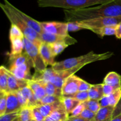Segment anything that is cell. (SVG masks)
I'll return each instance as SVG.
<instances>
[{"instance_id":"cell-21","label":"cell","mask_w":121,"mask_h":121,"mask_svg":"<svg viewBox=\"0 0 121 121\" xmlns=\"http://www.w3.org/2000/svg\"><path fill=\"white\" fill-rule=\"evenodd\" d=\"M61 102L63 104L65 108L66 112L70 115L72 111L79 105L81 104L80 101L74 98H71V97L62 96L61 97Z\"/></svg>"},{"instance_id":"cell-26","label":"cell","mask_w":121,"mask_h":121,"mask_svg":"<svg viewBox=\"0 0 121 121\" xmlns=\"http://www.w3.org/2000/svg\"><path fill=\"white\" fill-rule=\"evenodd\" d=\"M43 83L44 86L46 89V94L47 95L58 96H62L61 95V89L58 88L57 87L53 85V83L48 82H44L41 80Z\"/></svg>"},{"instance_id":"cell-7","label":"cell","mask_w":121,"mask_h":121,"mask_svg":"<svg viewBox=\"0 0 121 121\" xmlns=\"http://www.w3.org/2000/svg\"><path fill=\"white\" fill-rule=\"evenodd\" d=\"M43 33L48 34H56V35H69L67 22H40Z\"/></svg>"},{"instance_id":"cell-4","label":"cell","mask_w":121,"mask_h":121,"mask_svg":"<svg viewBox=\"0 0 121 121\" xmlns=\"http://www.w3.org/2000/svg\"><path fill=\"white\" fill-rule=\"evenodd\" d=\"M112 0H37L40 7H55L74 10L93 7L110 2Z\"/></svg>"},{"instance_id":"cell-29","label":"cell","mask_w":121,"mask_h":121,"mask_svg":"<svg viewBox=\"0 0 121 121\" xmlns=\"http://www.w3.org/2000/svg\"><path fill=\"white\" fill-rule=\"evenodd\" d=\"M108 97L109 106L115 107L121 101V88L115 90L112 94L110 95L109 96H108Z\"/></svg>"},{"instance_id":"cell-20","label":"cell","mask_w":121,"mask_h":121,"mask_svg":"<svg viewBox=\"0 0 121 121\" xmlns=\"http://www.w3.org/2000/svg\"><path fill=\"white\" fill-rule=\"evenodd\" d=\"M63 105L62 102H59L54 103L52 104H47V105H43L40 106H35L37 108L41 114L43 115L44 118H46L48 116H49L53 112H54L55 110L59 108V107Z\"/></svg>"},{"instance_id":"cell-12","label":"cell","mask_w":121,"mask_h":121,"mask_svg":"<svg viewBox=\"0 0 121 121\" xmlns=\"http://www.w3.org/2000/svg\"><path fill=\"white\" fill-rule=\"evenodd\" d=\"M29 80H20L17 79L8 69V91L9 92H16L23 87L28 86Z\"/></svg>"},{"instance_id":"cell-9","label":"cell","mask_w":121,"mask_h":121,"mask_svg":"<svg viewBox=\"0 0 121 121\" xmlns=\"http://www.w3.org/2000/svg\"><path fill=\"white\" fill-rule=\"evenodd\" d=\"M80 78L73 74L65 80L61 87L62 96L69 97L78 92Z\"/></svg>"},{"instance_id":"cell-5","label":"cell","mask_w":121,"mask_h":121,"mask_svg":"<svg viewBox=\"0 0 121 121\" xmlns=\"http://www.w3.org/2000/svg\"><path fill=\"white\" fill-rule=\"evenodd\" d=\"M25 51L31 60L35 73H41L47 69L41 56L39 48L26 38H24Z\"/></svg>"},{"instance_id":"cell-39","label":"cell","mask_w":121,"mask_h":121,"mask_svg":"<svg viewBox=\"0 0 121 121\" xmlns=\"http://www.w3.org/2000/svg\"><path fill=\"white\" fill-rule=\"evenodd\" d=\"M111 121H121V101L115 106Z\"/></svg>"},{"instance_id":"cell-47","label":"cell","mask_w":121,"mask_h":121,"mask_svg":"<svg viewBox=\"0 0 121 121\" xmlns=\"http://www.w3.org/2000/svg\"><path fill=\"white\" fill-rule=\"evenodd\" d=\"M67 121H95V120H87L79 117H69Z\"/></svg>"},{"instance_id":"cell-6","label":"cell","mask_w":121,"mask_h":121,"mask_svg":"<svg viewBox=\"0 0 121 121\" xmlns=\"http://www.w3.org/2000/svg\"><path fill=\"white\" fill-rule=\"evenodd\" d=\"M79 24L84 29L91 30L93 28L117 26L121 22V17H100L78 21Z\"/></svg>"},{"instance_id":"cell-46","label":"cell","mask_w":121,"mask_h":121,"mask_svg":"<svg viewBox=\"0 0 121 121\" xmlns=\"http://www.w3.org/2000/svg\"><path fill=\"white\" fill-rule=\"evenodd\" d=\"M116 37L118 39H121V22L118 24L116 27Z\"/></svg>"},{"instance_id":"cell-45","label":"cell","mask_w":121,"mask_h":121,"mask_svg":"<svg viewBox=\"0 0 121 121\" xmlns=\"http://www.w3.org/2000/svg\"><path fill=\"white\" fill-rule=\"evenodd\" d=\"M99 105H100V108L107 107L109 106V103L108 97L107 96H104L100 100H99Z\"/></svg>"},{"instance_id":"cell-25","label":"cell","mask_w":121,"mask_h":121,"mask_svg":"<svg viewBox=\"0 0 121 121\" xmlns=\"http://www.w3.org/2000/svg\"><path fill=\"white\" fill-rule=\"evenodd\" d=\"M8 91V69L4 66L0 67V91L7 93Z\"/></svg>"},{"instance_id":"cell-17","label":"cell","mask_w":121,"mask_h":121,"mask_svg":"<svg viewBox=\"0 0 121 121\" xmlns=\"http://www.w3.org/2000/svg\"><path fill=\"white\" fill-rule=\"evenodd\" d=\"M23 39H11L10 41L11 44V50L9 58H13L14 57L17 56L22 54L24 52V43Z\"/></svg>"},{"instance_id":"cell-36","label":"cell","mask_w":121,"mask_h":121,"mask_svg":"<svg viewBox=\"0 0 121 121\" xmlns=\"http://www.w3.org/2000/svg\"><path fill=\"white\" fill-rule=\"evenodd\" d=\"M95 113L92 112L91 111L89 110L88 109L85 108V109L83 110V111L82 112L81 114L78 117L83 118V119H87V120H95Z\"/></svg>"},{"instance_id":"cell-22","label":"cell","mask_w":121,"mask_h":121,"mask_svg":"<svg viewBox=\"0 0 121 121\" xmlns=\"http://www.w3.org/2000/svg\"><path fill=\"white\" fill-rule=\"evenodd\" d=\"M89 99L94 100H100L104 96L103 92V83L92 85L88 91Z\"/></svg>"},{"instance_id":"cell-23","label":"cell","mask_w":121,"mask_h":121,"mask_svg":"<svg viewBox=\"0 0 121 121\" xmlns=\"http://www.w3.org/2000/svg\"><path fill=\"white\" fill-rule=\"evenodd\" d=\"M20 91L22 93V95L25 97V98L28 101L30 107L33 108L37 106V100L35 98L34 93L31 91V89L30 88L29 86H27L26 87H23L20 90Z\"/></svg>"},{"instance_id":"cell-1","label":"cell","mask_w":121,"mask_h":121,"mask_svg":"<svg viewBox=\"0 0 121 121\" xmlns=\"http://www.w3.org/2000/svg\"><path fill=\"white\" fill-rule=\"evenodd\" d=\"M65 20L67 22L83 21L100 17H121V0H112L110 2L95 7L82 9H64Z\"/></svg>"},{"instance_id":"cell-44","label":"cell","mask_w":121,"mask_h":121,"mask_svg":"<svg viewBox=\"0 0 121 121\" xmlns=\"http://www.w3.org/2000/svg\"><path fill=\"white\" fill-rule=\"evenodd\" d=\"M115 90L114 87L108 85H105L103 83V92H104V96H109L112 94Z\"/></svg>"},{"instance_id":"cell-42","label":"cell","mask_w":121,"mask_h":121,"mask_svg":"<svg viewBox=\"0 0 121 121\" xmlns=\"http://www.w3.org/2000/svg\"><path fill=\"white\" fill-rule=\"evenodd\" d=\"M32 113H33V118L35 121H44L45 118L43 116L41 112L39 111L37 107L31 108Z\"/></svg>"},{"instance_id":"cell-31","label":"cell","mask_w":121,"mask_h":121,"mask_svg":"<svg viewBox=\"0 0 121 121\" xmlns=\"http://www.w3.org/2000/svg\"><path fill=\"white\" fill-rule=\"evenodd\" d=\"M49 46L55 57L60 54L61 52H63L69 46L68 45L63 43H54L49 44Z\"/></svg>"},{"instance_id":"cell-2","label":"cell","mask_w":121,"mask_h":121,"mask_svg":"<svg viewBox=\"0 0 121 121\" xmlns=\"http://www.w3.org/2000/svg\"><path fill=\"white\" fill-rule=\"evenodd\" d=\"M3 1L4 3L0 4V7L8 20H9L11 24L17 26L23 33L24 37L39 48L40 45L43 43L41 39V34L30 27L18 15H17L12 10L9 6L10 2L8 0H3Z\"/></svg>"},{"instance_id":"cell-40","label":"cell","mask_w":121,"mask_h":121,"mask_svg":"<svg viewBox=\"0 0 121 121\" xmlns=\"http://www.w3.org/2000/svg\"><path fill=\"white\" fill-rule=\"evenodd\" d=\"M92 85V84L89 83L85 81V80L80 78L78 92H86V91H88L91 87Z\"/></svg>"},{"instance_id":"cell-48","label":"cell","mask_w":121,"mask_h":121,"mask_svg":"<svg viewBox=\"0 0 121 121\" xmlns=\"http://www.w3.org/2000/svg\"><path fill=\"white\" fill-rule=\"evenodd\" d=\"M14 121H20V118H19V117H18L17 118H16V119H15Z\"/></svg>"},{"instance_id":"cell-19","label":"cell","mask_w":121,"mask_h":121,"mask_svg":"<svg viewBox=\"0 0 121 121\" xmlns=\"http://www.w3.org/2000/svg\"><path fill=\"white\" fill-rule=\"evenodd\" d=\"M9 61H10L9 69L18 67L23 64L32 61L26 51H24L22 54H20L17 56L14 57L13 58H9Z\"/></svg>"},{"instance_id":"cell-14","label":"cell","mask_w":121,"mask_h":121,"mask_svg":"<svg viewBox=\"0 0 121 121\" xmlns=\"http://www.w3.org/2000/svg\"><path fill=\"white\" fill-rule=\"evenodd\" d=\"M15 92H9L7 95V109L5 113L18 112L22 109Z\"/></svg>"},{"instance_id":"cell-8","label":"cell","mask_w":121,"mask_h":121,"mask_svg":"<svg viewBox=\"0 0 121 121\" xmlns=\"http://www.w3.org/2000/svg\"><path fill=\"white\" fill-rule=\"evenodd\" d=\"M41 39L43 42L48 44L60 43L70 46L77 43V40L69 34L67 35H61L43 33L41 34Z\"/></svg>"},{"instance_id":"cell-41","label":"cell","mask_w":121,"mask_h":121,"mask_svg":"<svg viewBox=\"0 0 121 121\" xmlns=\"http://www.w3.org/2000/svg\"><path fill=\"white\" fill-rule=\"evenodd\" d=\"M15 93H16V95H17V96L19 102H20V105H21L22 108L30 107L29 104H28V101H27V99L25 98V97L22 95V93L21 92L20 90V91H17V92H15Z\"/></svg>"},{"instance_id":"cell-35","label":"cell","mask_w":121,"mask_h":121,"mask_svg":"<svg viewBox=\"0 0 121 121\" xmlns=\"http://www.w3.org/2000/svg\"><path fill=\"white\" fill-rule=\"evenodd\" d=\"M69 97L74 98V99L80 101V102H84L89 99L88 91H86V92H78L76 94L70 96Z\"/></svg>"},{"instance_id":"cell-28","label":"cell","mask_w":121,"mask_h":121,"mask_svg":"<svg viewBox=\"0 0 121 121\" xmlns=\"http://www.w3.org/2000/svg\"><path fill=\"white\" fill-rule=\"evenodd\" d=\"M61 97L58 96H53V95H46L41 100L37 101V106H40L43 105H47V104H52L54 103L59 102L61 101Z\"/></svg>"},{"instance_id":"cell-30","label":"cell","mask_w":121,"mask_h":121,"mask_svg":"<svg viewBox=\"0 0 121 121\" xmlns=\"http://www.w3.org/2000/svg\"><path fill=\"white\" fill-rule=\"evenodd\" d=\"M83 104L85 108L88 109L89 110L95 113H96L99 111V110L101 108L100 105H99V100H98L89 99V100L83 102Z\"/></svg>"},{"instance_id":"cell-37","label":"cell","mask_w":121,"mask_h":121,"mask_svg":"<svg viewBox=\"0 0 121 121\" xmlns=\"http://www.w3.org/2000/svg\"><path fill=\"white\" fill-rule=\"evenodd\" d=\"M20 111L10 113H5L0 117V121H14L19 117Z\"/></svg>"},{"instance_id":"cell-16","label":"cell","mask_w":121,"mask_h":121,"mask_svg":"<svg viewBox=\"0 0 121 121\" xmlns=\"http://www.w3.org/2000/svg\"><path fill=\"white\" fill-rule=\"evenodd\" d=\"M115 108L113 106H107L101 108L96 113L95 121H111L113 118Z\"/></svg>"},{"instance_id":"cell-27","label":"cell","mask_w":121,"mask_h":121,"mask_svg":"<svg viewBox=\"0 0 121 121\" xmlns=\"http://www.w3.org/2000/svg\"><path fill=\"white\" fill-rule=\"evenodd\" d=\"M19 118L21 121H35L33 118L31 108H22L20 111Z\"/></svg>"},{"instance_id":"cell-38","label":"cell","mask_w":121,"mask_h":121,"mask_svg":"<svg viewBox=\"0 0 121 121\" xmlns=\"http://www.w3.org/2000/svg\"><path fill=\"white\" fill-rule=\"evenodd\" d=\"M67 28H68V31L74 32L78 31L83 30L82 26L79 24L78 21H73V22H67Z\"/></svg>"},{"instance_id":"cell-43","label":"cell","mask_w":121,"mask_h":121,"mask_svg":"<svg viewBox=\"0 0 121 121\" xmlns=\"http://www.w3.org/2000/svg\"><path fill=\"white\" fill-rule=\"evenodd\" d=\"M85 109V106H84L83 102H82L81 104H79L73 111H72V113L70 114L69 117H78L81 114L82 112L83 111V110Z\"/></svg>"},{"instance_id":"cell-33","label":"cell","mask_w":121,"mask_h":121,"mask_svg":"<svg viewBox=\"0 0 121 121\" xmlns=\"http://www.w3.org/2000/svg\"><path fill=\"white\" fill-rule=\"evenodd\" d=\"M8 93L0 91V117L5 114Z\"/></svg>"},{"instance_id":"cell-24","label":"cell","mask_w":121,"mask_h":121,"mask_svg":"<svg viewBox=\"0 0 121 121\" xmlns=\"http://www.w3.org/2000/svg\"><path fill=\"white\" fill-rule=\"evenodd\" d=\"M116 27L117 26H108V27L93 28L91 31H93L95 34H98L101 38H103L106 35H115Z\"/></svg>"},{"instance_id":"cell-13","label":"cell","mask_w":121,"mask_h":121,"mask_svg":"<svg viewBox=\"0 0 121 121\" xmlns=\"http://www.w3.org/2000/svg\"><path fill=\"white\" fill-rule=\"evenodd\" d=\"M39 51L45 65L47 67V66H53L56 63L54 61L55 56L51 50L49 44L43 42L39 47Z\"/></svg>"},{"instance_id":"cell-10","label":"cell","mask_w":121,"mask_h":121,"mask_svg":"<svg viewBox=\"0 0 121 121\" xmlns=\"http://www.w3.org/2000/svg\"><path fill=\"white\" fill-rule=\"evenodd\" d=\"M31 67H33L32 61L23 64L18 67L8 69L14 76L20 80H30L33 79V76L30 73Z\"/></svg>"},{"instance_id":"cell-18","label":"cell","mask_w":121,"mask_h":121,"mask_svg":"<svg viewBox=\"0 0 121 121\" xmlns=\"http://www.w3.org/2000/svg\"><path fill=\"white\" fill-rule=\"evenodd\" d=\"M103 83L110 85L115 89L121 88V76L117 72H109L104 78Z\"/></svg>"},{"instance_id":"cell-3","label":"cell","mask_w":121,"mask_h":121,"mask_svg":"<svg viewBox=\"0 0 121 121\" xmlns=\"http://www.w3.org/2000/svg\"><path fill=\"white\" fill-rule=\"evenodd\" d=\"M113 55V53L111 52L102 54H96L92 51L85 55L80 56L78 57L70 58L63 61L56 62L54 65L52 66V68L56 72H61L82 65H86L95 61L106 60L111 57Z\"/></svg>"},{"instance_id":"cell-11","label":"cell","mask_w":121,"mask_h":121,"mask_svg":"<svg viewBox=\"0 0 121 121\" xmlns=\"http://www.w3.org/2000/svg\"><path fill=\"white\" fill-rule=\"evenodd\" d=\"M9 6H10L11 8L12 9V10L17 15H18L30 27H31V28H33V30H34L35 31H36L38 33L41 34L42 33H43V31L42 28H41V26L40 25V22L37 21V20H34V18H33L31 17L28 16V15H27L26 14L24 13L23 12L20 11V9H18L17 8H16L15 7H14L13 4H11V3H9Z\"/></svg>"},{"instance_id":"cell-15","label":"cell","mask_w":121,"mask_h":121,"mask_svg":"<svg viewBox=\"0 0 121 121\" xmlns=\"http://www.w3.org/2000/svg\"><path fill=\"white\" fill-rule=\"evenodd\" d=\"M69 115L66 112L63 104L45 118L44 121H67Z\"/></svg>"},{"instance_id":"cell-32","label":"cell","mask_w":121,"mask_h":121,"mask_svg":"<svg viewBox=\"0 0 121 121\" xmlns=\"http://www.w3.org/2000/svg\"><path fill=\"white\" fill-rule=\"evenodd\" d=\"M9 40L13 39H22L24 38L23 33L21 30L15 25L11 24L10 30H9Z\"/></svg>"},{"instance_id":"cell-34","label":"cell","mask_w":121,"mask_h":121,"mask_svg":"<svg viewBox=\"0 0 121 121\" xmlns=\"http://www.w3.org/2000/svg\"><path fill=\"white\" fill-rule=\"evenodd\" d=\"M40 81L41 82V85L38 88H37L35 91H33V93H34L35 98H36L37 101L41 100V99H43L44 97L47 95L46 89H45V87L44 86L43 83L41 80H40Z\"/></svg>"}]
</instances>
